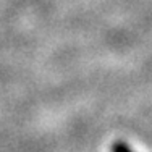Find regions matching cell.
Masks as SVG:
<instances>
[{
    "mask_svg": "<svg viewBox=\"0 0 152 152\" xmlns=\"http://www.w3.org/2000/svg\"><path fill=\"white\" fill-rule=\"evenodd\" d=\"M112 152H133V151H131V147H129L126 142L117 141V142L112 144Z\"/></svg>",
    "mask_w": 152,
    "mask_h": 152,
    "instance_id": "cell-1",
    "label": "cell"
}]
</instances>
